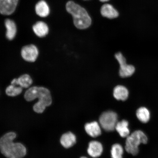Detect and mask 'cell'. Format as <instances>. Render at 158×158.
I'll return each mask as SVG.
<instances>
[{
	"label": "cell",
	"mask_w": 158,
	"mask_h": 158,
	"mask_svg": "<svg viewBox=\"0 0 158 158\" xmlns=\"http://www.w3.org/2000/svg\"><path fill=\"white\" fill-rule=\"evenodd\" d=\"M16 137V134L11 132L0 139V151L8 158H22L26 155V149L22 144L13 142Z\"/></svg>",
	"instance_id": "cell-1"
},
{
	"label": "cell",
	"mask_w": 158,
	"mask_h": 158,
	"mask_svg": "<svg viewBox=\"0 0 158 158\" xmlns=\"http://www.w3.org/2000/svg\"><path fill=\"white\" fill-rule=\"evenodd\" d=\"M24 98L28 102L39 99L38 102L33 107V110L37 113H43L47 106H50L52 102L50 92L43 87L33 86L29 88L25 92Z\"/></svg>",
	"instance_id": "cell-2"
},
{
	"label": "cell",
	"mask_w": 158,
	"mask_h": 158,
	"mask_svg": "<svg viewBox=\"0 0 158 158\" xmlns=\"http://www.w3.org/2000/svg\"><path fill=\"white\" fill-rule=\"evenodd\" d=\"M66 9L72 15L74 25L77 28L86 29L91 24L92 19L87 11L74 2H68L66 5Z\"/></svg>",
	"instance_id": "cell-3"
},
{
	"label": "cell",
	"mask_w": 158,
	"mask_h": 158,
	"mask_svg": "<svg viewBox=\"0 0 158 158\" xmlns=\"http://www.w3.org/2000/svg\"><path fill=\"white\" fill-rule=\"evenodd\" d=\"M148 138L147 135L141 130L133 132L126 138L125 149L128 153L136 156L139 152V146L143 143L147 144Z\"/></svg>",
	"instance_id": "cell-4"
},
{
	"label": "cell",
	"mask_w": 158,
	"mask_h": 158,
	"mask_svg": "<svg viewBox=\"0 0 158 158\" xmlns=\"http://www.w3.org/2000/svg\"><path fill=\"white\" fill-rule=\"evenodd\" d=\"M118 122L117 114L112 111L103 112L99 118L101 127L107 131H113Z\"/></svg>",
	"instance_id": "cell-5"
},
{
	"label": "cell",
	"mask_w": 158,
	"mask_h": 158,
	"mask_svg": "<svg viewBox=\"0 0 158 158\" xmlns=\"http://www.w3.org/2000/svg\"><path fill=\"white\" fill-rule=\"evenodd\" d=\"M114 56L120 65V76L124 78L132 76L135 72L134 67L133 65L127 64L126 58L121 52L116 53Z\"/></svg>",
	"instance_id": "cell-6"
},
{
	"label": "cell",
	"mask_w": 158,
	"mask_h": 158,
	"mask_svg": "<svg viewBox=\"0 0 158 158\" xmlns=\"http://www.w3.org/2000/svg\"><path fill=\"white\" fill-rule=\"evenodd\" d=\"M21 55L26 61L34 62L36 60L39 54L38 49L35 45H26L21 50Z\"/></svg>",
	"instance_id": "cell-7"
},
{
	"label": "cell",
	"mask_w": 158,
	"mask_h": 158,
	"mask_svg": "<svg viewBox=\"0 0 158 158\" xmlns=\"http://www.w3.org/2000/svg\"><path fill=\"white\" fill-rule=\"evenodd\" d=\"M19 0H0V13L10 15L14 12Z\"/></svg>",
	"instance_id": "cell-8"
},
{
	"label": "cell",
	"mask_w": 158,
	"mask_h": 158,
	"mask_svg": "<svg viewBox=\"0 0 158 158\" xmlns=\"http://www.w3.org/2000/svg\"><path fill=\"white\" fill-rule=\"evenodd\" d=\"M103 151L101 143L98 141H91L89 144L88 153L90 156L96 158L99 157Z\"/></svg>",
	"instance_id": "cell-9"
},
{
	"label": "cell",
	"mask_w": 158,
	"mask_h": 158,
	"mask_svg": "<svg viewBox=\"0 0 158 158\" xmlns=\"http://www.w3.org/2000/svg\"><path fill=\"white\" fill-rule=\"evenodd\" d=\"M85 129L86 133L92 137H98L101 134L100 126L96 122L86 123L85 126Z\"/></svg>",
	"instance_id": "cell-10"
},
{
	"label": "cell",
	"mask_w": 158,
	"mask_h": 158,
	"mask_svg": "<svg viewBox=\"0 0 158 158\" xmlns=\"http://www.w3.org/2000/svg\"><path fill=\"white\" fill-rule=\"evenodd\" d=\"M101 13L102 16L109 19H114L118 17V11L113 6L109 4H105L102 6L101 9Z\"/></svg>",
	"instance_id": "cell-11"
},
{
	"label": "cell",
	"mask_w": 158,
	"mask_h": 158,
	"mask_svg": "<svg viewBox=\"0 0 158 158\" xmlns=\"http://www.w3.org/2000/svg\"><path fill=\"white\" fill-rule=\"evenodd\" d=\"M60 142L64 148H70L76 143V137L74 134L69 132L63 134L60 138Z\"/></svg>",
	"instance_id": "cell-12"
},
{
	"label": "cell",
	"mask_w": 158,
	"mask_h": 158,
	"mask_svg": "<svg viewBox=\"0 0 158 158\" xmlns=\"http://www.w3.org/2000/svg\"><path fill=\"white\" fill-rule=\"evenodd\" d=\"M32 83V80L31 77L27 74H24L18 78L14 79L12 81L11 84L19 86L22 88L29 87Z\"/></svg>",
	"instance_id": "cell-13"
},
{
	"label": "cell",
	"mask_w": 158,
	"mask_h": 158,
	"mask_svg": "<svg viewBox=\"0 0 158 158\" xmlns=\"http://www.w3.org/2000/svg\"><path fill=\"white\" fill-rule=\"evenodd\" d=\"M128 95L127 89L123 86L118 85L114 89L113 95L116 100L124 101L127 99Z\"/></svg>",
	"instance_id": "cell-14"
},
{
	"label": "cell",
	"mask_w": 158,
	"mask_h": 158,
	"mask_svg": "<svg viewBox=\"0 0 158 158\" xmlns=\"http://www.w3.org/2000/svg\"><path fill=\"white\" fill-rule=\"evenodd\" d=\"M33 31L35 34L39 37H43L48 34L49 29L48 26L44 22L39 21L33 25Z\"/></svg>",
	"instance_id": "cell-15"
},
{
	"label": "cell",
	"mask_w": 158,
	"mask_h": 158,
	"mask_svg": "<svg viewBox=\"0 0 158 158\" xmlns=\"http://www.w3.org/2000/svg\"><path fill=\"white\" fill-rule=\"evenodd\" d=\"M128 122L125 120L118 122L116 124L115 129L122 138H127L130 134V130L128 127Z\"/></svg>",
	"instance_id": "cell-16"
},
{
	"label": "cell",
	"mask_w": 158,
	"mask_h": 158,
	"mask_svg": "<svg viewBox=\"0 0 158 158\" xmlns=\"http://www.w3.org/2000/svg\"><path fill=\"white\" fill-rule=\"evenodd\" d=\"M5 25L7 29L6 36L9 40H12L15 38L16 34V26L14 22L10 19L6 20Z\"/></svg>",
	"instance_id": "cell-17"
},
{
	"label": "cell",
	"mask_w": 158,
	"mask_h": 158,
	"mask_svg": "<svg viewBox=\"0 0 158 158\" xmlns=\"http://www.w3.org/2000/svg\"><path fill=\"white\" fill-rule=\"evenodd\" d=\"M35 10L37 15L42 17H47L49 13L48 6L46 2L43 0L37 3L35 6Z\"/></svg>",
	"instance_id": "cell-18"
},
{
	"label": "cell",
	"mask_w": 158,
	"mask_h": 158,
	"mask_svg": "<svg viewBox=\"0 0 158 158\" xmlns=\"http://www.w3.org/2000/svg\"><path fill=\"white\" fill-rule=\"evenodd\" d=\"M136 116L138 120L142 123H147L150 118V113L147 108L144 107L138 108L136 112Z\"/></svg>",
	"instance_id": "cell-19"
},
{
	"label": "cell",
	"mask_w": 158,
	"mask_h": 158,
	"mask_svg": "<svg viewBox=\"0 0 158 158\" xmlns=\"http://www.w3.org/2000/svg\"><path fill=\"white\" fill-rule=\"evenodd\" d=\"M22 91L21 87L11 84L6 89V92L8 96L14 97L20 94Z\"/></svg>",
	"instance_id": "cell-20"
},
{
	"label": "cell",
	"mask_w": 158,
	"mask_h": 158,
	"mask_svg": "<svg viewBox=\"0 0 158 158\" xmlns=\"http://www.w3.org/2000/svg\"><path fill=\"white\" fill-rule=\"evenodd\" d=\"M123 148L120 144L116 143L112 146L111 150L112 158H123Z\"/></svg>",
	"instance_id": "cell-21"
},
{
	"label": "cell",
	"mask_w": 158,
	"mask_h": 158,
	"mask_svg": "<svg viewBox=\"0 0 158 158\" xmlns=\"http://www.w3.org/2000/svg\"><path fill=\"white\" fill-rule=\"evenodd\" d=\"M109 1V0H100V1L102 2H106Z\"/></svg>",
	"instance_id": "cell-22"
},
{
	"label": "cell",
	"mask_w": 158,
	"mask_h": 158,
	"mask_svg": "<svg viewBox=\"0 0 158 158\" xmlns=\"http://www.w3.org/2000/svg\"><path fill=\"white\" fill-rule=\"evenodd\" d=\"M81 158H87L85 157H81Z\"/></svg>",
	"instance_id": "cell-23"
},
{
	"label": "cell",
	"mask_w": 158,
	"mask_h": 158,
	"mask_svg": "<svg viewBox=\"0 0 158 158\" xmlns=\"http://www.w3.org/2000/svg\"><path fill=\"white\" fill-rule=\"evenodd\" d=\"M85 1H86V0H85Z\"/></svg>",
	"instance_id": "cell-24"
}]
</instances>
